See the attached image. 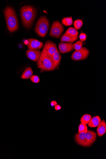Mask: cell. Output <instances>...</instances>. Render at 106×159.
Here are the masks:
<instances>
[{
    "mask_svg": "<svg viewBox=\"0 0 106 159\" xmlns=\"http://www.w3.org/2000/svg\"><path fill=\"white\" fill-rule=\"evenodd\" d=\"M101 121V118L99 116L94 117L91 118V120L88 124V125L90 127H98Z\"/></svg>",
    "mask_w": 106,
    "mask_h": 159,
    "instance_id": "cell-16",
    "label": "cell"
},
{
    "mask_svg": "<svg viewBox=\"0 0 106 159\" xmlns=\"http://www.w3.org/2000/svg\"><path fill=\"white\" fill-rule=\"evenodd\" d=\"M83 22L81 20H77L74 22V25L75 29L77 30H79L83 26Z\"/></svg>",
    "mask_w": 106,
    "mask_h": 159,
    "instance_id": "cell-21",
    "label": "cell"
},
{
    "mask_svg": "<svg viewBox=\"0 0 106 159\" xmlns=\"http://www.w3.org/2000/svg\"><path fill=\"white\" fill-rule=\"evenodd\" d=\"M62 23L65 26H70L73 23V20H72L71 17H66L62 19Z\"/></svg>",
    "mask_w": 106,
    "mask_h": 159,
    "instance_id": "cell-20",
    "label": "cell"
},
{
    "mask_svg": "<svg viewBox=\"0 0 106 159\" xmlns=\"http://www.w3.org/2000/svg\"><path fill=\"white\" fill-rule=\"evenodd\" d=\"M88 130V128L87 126L81 123L79 127V130L78 132L79 133L84 132L86 133Z\"/></svg>",
    "mask_w": 106,
    "mask_h": 159,
    "instance_id": "cell-22",
    "label": "cell"
},
{
    "mask_svg": "<svg viewBox=\"0 0 106 159\" xmlns=\"http://www.w3.org/2000/svg\"><path fill=\"white\" fill-rule=\"evenodd\" d=\"M97 128V133L99 137H101L106 132V123L104 120L101 121Z\"/></svg>",
    "mask_w": 106,
    "mask_h": 159,
    "instance_id": "cell-14",
    "label": "cell"
},
{
    "mask_svg": "<svg viewBox=\"0 0 106 159\" xmlns=\"http://www.w3.org/2000/svg\"><path fill=\"white\" fill-rule=\"evenodd\" d=\"M90 53V51L85 47L76 50L72 54L71 58L75 61H79L86 59Z\"/></svg>",
    "mask_w": 106,
    "mask_h": 159,
    "instance_id": "cell-6",
    "label": "cell"
},
{
    "mask_svg": "<svg viewBox=\"0 0 106 159\" xmlns=\"http://www.w3.org/2000/svg\"><path fill=\"white\" fill-rule=\"evenodd\" d=\"M49 25V21L46 17L44 16L41 17L37 22L35 31L39 36L44 37L47 33Z\"/></svg>",
    "mask_w": 106,
    "mask_h": 159,
    "instance_id": "cell-4",
    "label": "cell"
},
{
    "mask_svg": "<svg viewBox=\"0 0 106 159\" xmlns=\"http://www.w3.org/2000/svg\"><path fill=\"white\" fill-rule=\"evenodd\" d=\"M75 140L77 144L82 146L89 147L92 146L87 141L85 133H76L75 136Z\"/></svg>",
    "mask_w": 106,
    "mask_h": 159,
    "instance_id": "cell-8",
    "label": "cell"
},
{
    "mask_svg": "<svg viewBox=\"0 0 106 159\" xmlns=\"http://www.w3.org/2000/svg\"><path fill=\"white\" fill-rule=\"evenodd\" d=\"M57 105V103L56 101H53L51 102V105L52 107H55Z\"/></svg>",
    "mask_w": 106,
    "mask_h": 159,
    "instance_id": "cell-26",
    "label": "cell"
},
{
    "mask_svg": "<svg viewBox=\"0 0 106 159\" xmlns=\"http://www.w3.org/2000/svg\"><path fill=\"white\" fill-rule=\"evenodd\" d=\"M78 38V37L72 36L65 33L61 37L60 41L63 42L71 43L77 40Z\"/></svg>",
    "mask_w": 106,
    "mask_h": 159,
    "instance_id": "cell-15",
    "label": "cell"
},
{
    "mask_svg": "<svg viewBox=\"0 0 106 159\" xmlns=\"http://www.w3.org/2000/svg\"><path fill=\"white\" fill-rule=\"evenodd\" d=\"M33 72L30 67L27 68L22 75L21 78L23 79H29L33 75Z\"/></svg>",
    "mask_w": 106,
    "mask_h": 159,
    "instance_id": "cell-17",
    "label": "cell"
},
{
    "mask_svg": "<svg viewBox=\"0 0 106 159\" xmlns=\"http://www.w3.org/2000/svg\"><path fill=\"white\" fill-rule=\"evenodd\" d=\"M79 38L80 40V41L82 42L85 41L87 38L86 34L84 33H80L79 36Z\"/></svg>",
    "mask_w": 106,
    "mask_h": 159,
    "instance_id": "cell-25",
    "label": "cell"
},
{
    "mask_svg": "<svg viewBox=\"0 0 106 159\" xmlns=\"http://www.w3.org/2000/svg\"><path fill=\"white\" fill-rule=\"evenodd\" d=\"M38 68L42 72L43 71H51L57 69L54 65L50 58L43 50L40 59L37 61Z\"/></svg>",
    "mask_w": 106,
    "mask_h": 159,
    "instance_id": "cell-3",
    "label": "cell"
},
{
    "mask_svg": "<svg viewBox=\"0 0 106 159\" xmlns=\"http://www.w3.org/2000/svg\"><path fill=\"white\" fill-rule=\"evenodd\" d=\"M73 45L71 43H60L59 44V52L62 54L70 52L74 49Z\"/></svg>",
    "mask_w": 106,
    "mask_h": 159,
    "instance_id": "cell-11",
    "label": "cell"
},
{
    "mask_svg": "<svg viewBox=\"0 0 106 159\" xmlns=\"http://www.w3.org/2000/svg\"><path fill=\"white\" fill-rule=\"evenodd\" d=\"M86 138L88 142L92 145L97 139V133L92 130H88L86 133Z\"/></svg>",
    "mask_w": 106,
    "mask_h": 159,
    "instance_id": "cell-12",
    "label": "cell"
},
{
    "mask_svg": "<svg viewBox=\"0 0 106 159\" xmlns=\"http://www.w3.org/2000/svg\"><path fill=\"white\" fill-rule=\"evenodd\" d=\"M64 30L63 26L59 21H54L53 22L49 35L52 37L59 38L62 35Z\"/></svg>",
    "mask_w": 106,
    "mask_h": 159,
    "instance_id": "cell-5",
    "label": "cell"
},
{
    "mask_svg": "<svg viewBox=\"0 0 106 159\" xmlns=\"http://www.w3.org/2000/svg\"><path fill=\"white\" fill-rule=\"evenodd\" d=\"M43 50L45 51L49 57L51 58L58 50L56 44L52 41H49L46 42Z\"/></svg>",
    "mask_w": 106,
    "mask_h": 159,
    "instance_id": "cell-7",
    "label": "cell"
},
{
    "mask_svg": "<svg viewBox=\"0 0 106 159\" xmlns=\"http://www.w3.org/2000/svg\"><path fill=\"white\" fill-rule=\"evenodd\" d=\"M91 118L92 116L90 115H84L81 117L80 122L81 124L86 125L90 121Z\"/></svg>",
    "mask_w": 106,
    "mask_h": 159,
    "instance_id": "cell-18",
    "label": "cell"
},
{
    "mask_svg": "<svg viewBox=\"0 0 106 159\" xmlns=\"http://www.w3.org/2000/svg\"><path fill=\"white\" fill-rule=\"evenodd\" d=\"M4 13L9 31L13 32L18 30L19 28L18 21L14 10L12 7H8L5 8Z\"/></svg>",
    "mask_w": 106,
    "mask_h": 159,
    "instance_id": "cell-2",
    "label": "cell"
},
{
    "mask_svg": "<svg viewBox=\"0 0 106 159\" xmlns=\"http://www.w3.org/2000/svg\"><path fill=\"white\" fill-rule=\"evenodd\" d=\"M61 109V107L59 105H57L55 106V109L56 111L60 110Z\"/></svg>",
    "mask_w": 106,
    "mask_h": 159,
    "instance_id": "cell-27",
    "label": "cell"
},
{
    "mask_svg": "<svg viewBox=\"0 0 106 159\" xmlns=\"http://www.w3.org/2000/svg\"><path fill=\"white\" fill-rule=\"evenodd\" d=\"M83 45V42L79 41L74 44L73 47L76 50H80L82 48Z\"/></svg>",
    "mask_w": 106,
    "mask_h": 159,
    "instance_id": "cell-23",
    "label": "cell"
},
{
    "mask_svg": "<svg viewBox=\"0 0 106 159\" xmlns=\"http://www.w3.org/2000/svg\"><path fill=\"white\" fill-rule=\"evenodd\" d=\"M27 41V47L29 49L38 50L42 49L44 45L42 42L36 39L29 38Z\"/></svg>",
    "mask_w": 106,
    "mask_h": 159,
    "instance_id": "cell-9",
    "label": "cell"
},
{
    "mask_svg": "<svg viewBox=\"0 0 106 159\" xmlns=\"http://www.w3.org/2000/svg\"><path fill=\"white\" fill-rule=\"evenodd\" d=\"M37 14L35 9L30 5L22 7L20 10V15L24 26L30 29L34 22Z\"/></svg>",
    "mask_w": 106,
    "mask_h": 159,
    "instance_id": "cell-1",
    "label": "cell"
},
{
    "mask_svg": "<svg viewBox=\"0 0 106 159\" xmlns=\"http://www.w3.org/2000/svg\"><path fill=\"white\" fill-rule=\"evenodd\" d=\"M41 53L40 50L28 49L26 51V55L28 58L36 62L40 59Z\"/></svg>",
    "mask_w": 106,
    "mask_h": 159,
    "instance_id": "cell-10",
    "label": "cell"
},
{
    "mask_svg": "<svg viewBox=\"0 0 106 159\" xmlns=\"http://www.w3.org/2000/svg\"><path fill=\"white\" fill-rule=\"evenodd\" d=\"M65 33L75 37H78V35H79V32L75 28L72 27L69 28Z\"/></svg>",
    "mask_w": 106,
    "mask_h": 159,
    "instance_id": "cell-19",
    "label": "cell"
},
{
    "mask_svg": "<svg viewBox=\"0 0 106 159\" xmlns=\"http://www.w3.org/2000/svg\"><path fill=\"white\" fill-rule=\"evenodd\" d=\"M50 59H51L54 66L56 68L58 67L60 65V62L61 60V56L58 50L50 58Z\"/></svg>",
    "mask_w": 106,
    "mask_h": 159,
    "instance_id": "cell-13",
    "label": "cell"
},
{
    "mask_svg": "<svg viewBox=\"0 0 106 159\" xmlns=\"http://www.w3.org/2000/svg\"><path fill=\"white\" fill-rule=\"evenodd\" d=\"M31 81L33 83H38L40 82V78L37 75H32L30 78Z\"/></svg>",
    "mask_w": 106,
    "mask_h": 159,
    "instance_id": "cell-24",
    "label": "cell"
}]
</instances>
